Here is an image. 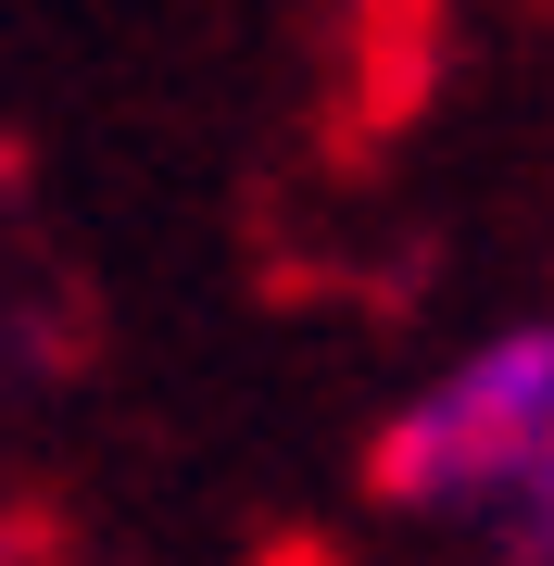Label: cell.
Segmentation results:
<instances>
[{
	"label": "cell",
	"instance_id": "obj_1",
	"mask_svg": "<svg viewBox=\"0 0 554 566\" xmlns=\"http://www.w3.org/2000/svg\"><path fill=\"white\" fill-rule=\"evenodd\" d=\"M366 491L492 566H554V303L429 365L366 428Z\"/></svg>",
	"mask_w": 554,
	"mask_h": 566
}]
</instances>
